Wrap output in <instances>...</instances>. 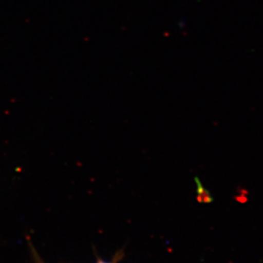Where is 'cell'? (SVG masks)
Listing matches in <instances>:
<instances>
[{
	"mask_svg": "<svg viewBox=\"0 0 263 263\" xmlns=\"http://www.w3.org/2000/svg\"><path fill=\"white\" fill-rule=\"evenodd\" d=\"M98 263H108V262H105V261H99V262H98Z\"/></svg>",
	"mask_w": 263,
	"mask_h": 263,
	"instance_id": "obj_1",
	"label": "cell"
}]
</instances>
